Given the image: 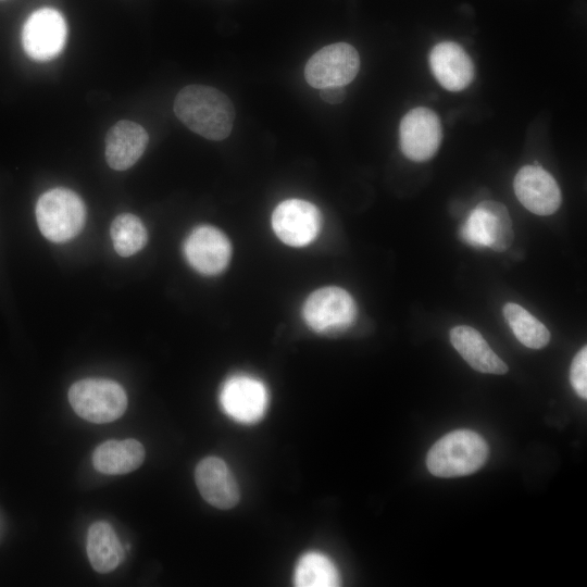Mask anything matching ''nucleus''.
<instances>
[{"mask_svg": "<svg viewBox=\"0 0 587 587\" xmlns=\"http://www.w3.org/2000/svg\"><path fill=\"white\" fill-rule=\"evenodd\" d=\"M174 113L193 133L220 141L233 129L235 109L221 90L204 85H188L175 97Z\"/></svg>", "mask_w": 587, "mask_h": 587, "instance_id": "1", "label": "nucleus"}, {"mask_svg": "<svg viewBox=\"0 0 587 587\" xmlns=\"http://www.w3.org/2000/svg\"><path fill=\"white\" fill-rule=\"evenodd\" d=\"M487 458L488 445L479 434L457 429L433 445L426 457V465L435 476L458 477L476 472Z\"/></svg>", "mask_w": 587, "mask_h": 587, "instance_id": "2", "label": "nucleus"}, {"mask_svg": "<svg viewBox=\"0 0 587 587\" xmlns=\"http://www.w3.org/2000/svg\"><path fill=\"white\" fill-rule=\"evenodd\" d=\"M36 218L41 234L47 239L64 242L83 229L86 208L80 197L73 190L53 188L39 197Z\"/></svg>", "mask_w": 587, "mask_h": 587, "instance_id": "3", "label": "nucleus"}, {"mask_svg": "<svg viewBox=\"0 0 587 587\" xmlns=\"http://www.w3.org/2000/svg\"><path fill=\"white\" fill-rule=\"evenodd\" d=\"M302 317L317 334L338 335L354 323L357 304L344 288L326 286L309 295L302 307Z\"/></svg>", "mask_w": 587, "mask_h": 587, "instance_id": "4", "label": "nucleus"}, {"mask_svg": "<svg viewBox=\"0 0 587 587\" xmlns=\"http://www.w3.org/2000/svg\"><path fill=\"white\" fill-rule=\"evenodd\" d=\"M68 401L80 417L97 424L118 419L127 408L123 387L104 378H86L74 383L68 390Z\"/></svg>", "mask_w": 587, "mask_h": 587, "instance_id": "5", "label": "nucleus"}, {"mask_svg": "<svg viewBox=\"0 0 587 587\" xmlns=\"http://www.w3.org/2000/svg\"><path fill=\"white\" fill-rule=\"evenodd\" d=\"M460 237L472 247L505 251L514 239L508 209L494 200L479 202L461 226Z\"/></svg>", "mask_w": 587, "mask_h": 587, "instance_id": "6", "label": "nucleus"}, {"mask_svg": "<svg viewBox=\"0 0 587 587\" xmlns=\"http://www.w3.org/2000/svg\"><path fill=\"white\" fill-rule=\"evenodd\" d=\"M268 399L265 383L248 373L230 375L220 391V403L224 413L241 424L259 422L266 413Z\"/></svg>", "mask_w": 587, "mask_h": 587, "instance_id": "7", "label": "nucleus"}, {"mask_svg": "<svg viewBox=\"0 0 587 587\" xmlns=\"http://www.w3.org/2000/svg\"><path fill=\"white\" fill-rule=\"evenodd\" d=\"M359 68L357 49L347 42H337L323 47L308 60L304 78L317 89L346 86L355 78Z\"/></svg>", "mask_w": 587, "mask_h": 587, "instance_id": "8", "label": "nucleus"}, {"mask_svg": "<svg viewBox=\"0 0 587 587\" xmlns=\"http://www.w3.org/2000/svg\"><path fill=\"white\" fill-rule=\"evenodd\" d=\"M67 26L64 16L55 9L34 11L22 29V45L35 61H49L58 57L66 43Z\"/></svg>", "mask_w": 587, "mask_h": 587, "instance_id": "9", "label": "nucleus"}, {"mask_svg": "<svg viewBox=\"0 0 587 587\" xmlns=\"http://www.w3.org/2000/svg\"><path fill=\"white\" fill-rule=\"evenodd\" d=\"M322 226L320 210L302 199H287L272 213V228L276 237L290 247H304L317 237Z\"/></svg>", "mask_w": 587, "mask_h": 587, "instance_id": "10", "label": "nucleus"}, {"mask_svg": "<svg viewBox=\"0 0 587 587\" xmlns=\"http://www.w3.org/2000/svg\"><path fill=\"white\" fill-rule=\"evenodd\" d=\"M442 140L439 116L430 109L419 107L410 110L399 125V145L402 153L414 162L432 159Z\"/></svg>", "mask_w": 587, "mask_h": 587, "instance_id": "11", "label": "nucleus"}, {"mask_svg": "<svg viewBox=\"0 0 587 587\" xmlns=\"http://www.w3.org/2000/svg\"><path fill=\"white\" fill-rule=\"evenodd\" d=\"M184 253L189 265L200 274L217 275L230 261L232 245L218 228L201 225L187 237Z\"/></svg>", "mask_w": 587, "mask_h": 587, "instance_id": "12", "label": "nucleus"}, {"mask_svg": "<svg viewBox=\"0 0 587 587\" xmlns=\"http://www.w3.org/2000/svg\"><path fill=\"white\" fill-rule=\"evenodd\" d=\"M513 189L522 205L537 215L553 214L562 202L557 180L537 163L519 170L513 180Z\"/></svg>", "mask_w": 587, "mask_h": 587, "instance_id": "13", "label": "nucleus"}, {"mask_svg": "<svg viewBox=\"0 0 587 587\" xmlns=\"http://www.w3.org/2000/svg\"><path fill=\"white\" fill-rule=\"evenodd\" d=\"M428 61L436 80L449 91H461L474 79V63L464 48L457 42L437 43L430 50Z\"/></svg>", "mask_w": 587, "mask_h": 587, "instance_id": "14", "label": "nucleus"}, {"mask_svg": "<svg viewBox=\"0 0 587 587\" xmlns=\"http://www.w3.org/2000/svg\"><path fill=\"white\" fill-rule=\"evenodd\" d=\"M195 479L202 498L211 505L228 510L238 503L239 486L222 459L217 457L202 459L196 467Z\"/></svg>", "mask_w": 587, "mask_h": 587, "instance_id": "15", "label": "nucleus"}, {"mask_svg": "<svg viewBox=\"0 0 587 587\" xmlns=\"http://www.w3.org/2000/svg\"><path fill=\"white\" fill-rule=\"evenodd\" d=\"M148 141V133L141 125L126 120L117 122L105 137L107 163L116 171L129 168L142 155Z\"/></svg>", "mask_w": 587, "mask_h": 587, "instance_id": "16", "label": "nucleus"}, {"mask_svg": "<svg viewBox=\"0 0 587 587\" xmlns=\"http://www.w3.org/2000/svg\"><path fill=\"white\" fill-rule=\"evenodd\" d=\"M450 341L467 364L477 372L502 375L507 364L492 351L478 330L467 325L451 328Z\"/></svg>", "mask_w": 587, "mask_h": 587, "instance_id": "17", "label": "nucleus"}, {"mask_svg": "<svg viewBox=\"0 0 587 587\" xmlns=\"http://www.w3.org/2000/svg\"><path fill=\"white\" fill-rule=\"evenodd\" d=\"M145 460V449L136 439L109 440L99 445L92 454L97 471L120 475L138 469Z\"/></svg>", "mask_w": 587, "mask_h": 587, "instance_id": "18", "label": "nucleus"}, {"mask_svg": "<svg viewBox=\"0 0 587 587\" xmlns=\"http://www.w3.org/2000/svg\"><path fill=\"white\" fill-rule=\"evenodd\" d=\"M87 553L91 566L99 573L113 571L124 558L123 547L114 529L102 521L89 527Z\"/></svg>", "mask_w": 587, "mask_h": 587, "instance_id": "19", "label": "nucleus"}, {"mask_svg": "<svg viewBox=\"0 0 587 587\" xmlns=\"http://www.w3.org/2000/svg\"><path fill=\"white\" fill-rule=\"evenodd\" d=\"M294 583L298 587H334L340 585L338 570L322 552L309 551L298 560Z\"/></svg>", "mask_w": 587, "mask_h": 587, "instance_id": "20", "label": "nucleus"}, {"mask_svg": "<svg viewBox=\"0 0 587 587\" xmlns=\"http://www.w3.org/2000/svg\"><path fill=\"white\" fill-rule=\"evenodd\" d=\"M502 312L512 333L525 347L541 349L550 341L548 328L520 304L508 302Z\"/></svg>", "mask_w": 587, "mask_h": 587, "instance_id": "21", "label": "nucleus"}, {"mask_svg": "<svg viewBox=\"0 0 587 587\" xmlns=\"http://www.w3.org/2000/svg\"><path fill=\"white\" fill-rule=\"evenodd\" d=\"M113 246L121 257H130L141 250L148 239L143 223L134 214L117 215L110 228Z\"/></svg>", "mask_w": 587, "mask_h": 587, "instance_id": "22", "label": "nucleus"}, {"mask_svg": "<svg viewBox=\"0 0 587 587\" xmlns=\"http://www.w3.org/2000/svg\"><path fill=\"white\" fill-rule=\"evenodd\" d=\"M570 382L574 391L583 399L587 398V348L583 347L573 358L570 369Z\"/></svg>", "mask_w": 587, "mask_h": 587, "instance_id": "23", "label": "nucleus"}, {"mask_svg": "<svg viewBox=\"0 0 587 587\" xmlns=\"http://www.w3.org/2000/svg\"><path fill=\"white\" fill-rule=\"evenodd\" d=\"M320 96L323 101L329 104L341 103L346 98L345 86H330L320 89Z\"/></svg>", "mask_w": 587, "mask_h": 587, "instance_id": "24", "label": "nucleus"}]
</instances>
